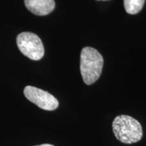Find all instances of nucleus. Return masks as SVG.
Wrapping results in <instances>:
<instances>
[{
    "label": "nucleus",
    "instance_id": "1",
    "mask_svg": "<svg viewBox=\"0 0 146 146\" xmlns=\"http://www.w3.org/2000/svg\"><path fill=\"white\" fill-rule=\"evenodd\" d=\"M103 66L104 58L98 50L91 47L83 48L81 53L80 70L86 85L94 83L100 78Z\"/></svg>",
    "mask_w": 146,
    "mask_h": 146
},
{
    "label": "nucleus",
    "instance_id": "2",
    "mask_svg": "<svg viewBox=\"0 0 146 146\" xmlns=\"http://www.w3.org/2000/svg\"><path fill=\"white\" fill-rule=\"evenodd\" d=\"M115 137L120 142L127 144L136 143L141 140L143 130L139 122L127 115H120L112 123Z\"/></svg>",
    "mask_w": 146,
    "mask_h": 146
},
{
    "label": "nucleus",
    "instance_id": "3",
    "mask_svg": "<svg viewBox=\"0 0 146 146\" xmlns=\"http://www.w3.org/2000/svg\"><path fill=\"white\" fill-rule=\"evenodd\" d=\"M16 43L22 54L33 60H39L44 56V47L39 36L31 32L19 34Z\"/></svg>",
    "mask_w": 146,
    "mask_h": 146
},
{
    "label": "nucleus",
    "instance_id": "4",
    "mask_svg": "<svg viewBox=\"0 0 146 146\" xmlns=\"http://www.w3.org/2000/svg\"><path fill=\"white\" fill-rule=\"evenodd\" d=\"M24 94L29 101L45 110H54L58 107L59 102L54 96L41 89L33 86H27Z\"/></svg>",
    "mask_w": 146,
    "mask_h": 146
},
{
    "label": "nucleus",
    "instance_id": "5",
    "mask_svg": "<svg viewBox=\"0 0 146 146\" xmlns=\"http://www.w3.org/2000/svg\"><path fill=\"white\" fill-rule=\"evenodd\" d=\"M26 8L36 16H45L55 8L54 0H25Z\"/></svg>",
    "mask_w": 146,
    "mask_h": 146
},
{
    "label": "nucleus",
    "instance_id": "6",
    "mask_svg": "<svg viewBox=\"0 0 146 146\" xmlns=\"http://www.w3.org/2000/svg\"><path fill=\"white\" fill-rule=\"evenodd\" d=\"M145 0H124L126 12L129 14H136L143 8Z\"/></svg>",
    "mask_w": 146,
    "mask_h": 146
},
{
    "label": "nucleus",
    "instance_id": "7",
    "mask_svg": "<svg viewBox=\"0 0 146 146\" xmlns=\"http://www.w3.org/2000/svg\"><path fill=\"white\" fill-rule=\"evenodd\" d=\"M35 146H54L53 145H51V144H42V145H35Z\"/></svg>",
    "mask_w": 146,
    "mask_h": 146
}]
</instances>
